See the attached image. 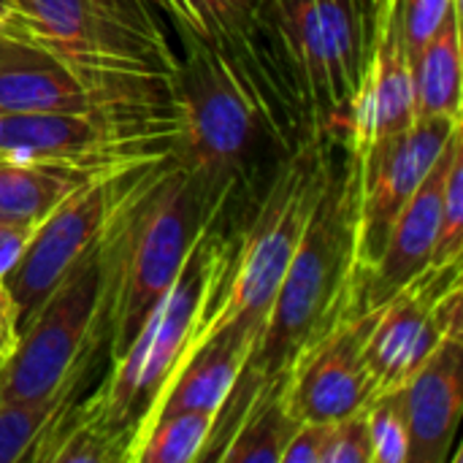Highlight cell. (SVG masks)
<instances>
[{"instance_id": "obj_1", "label": "cell", "mask_w": 463, "mask_h": 463, "mask_svg": "<svg viewBox=\"0 0 463 463\" xmlns=\"http://www.w3.org/2000/svg\"><path fill=\"white\" fill-rule=\"evenodd\" d=\"M182 43L184 54L168 87L176 119L174 160L190 176L203 220H212L225 214L258 149L279 130L269 95L279 87L252 46L225 52L198 41ZM279 98L285 100L282 92Z\"/></svg>"}, {"instance_id": "obj_2", "label": "cell", "mask_w": 463, "mask_h": 463, "mask_svg": "<svg viewBox=\"0 0 463 463\" xmlns=\"http://www.w3.org/2000/svg\"><path fill=\"white\" fill-rule=\"evenodd\" d=\"M331 157L326 136H307L274 171L247 231L217 236L212 271L176 364L225 336L258 342L282 277L301 241L307 220L326 182ZM174 364V366H176Z\"/></svg>"}, {"instance_id": "obj_3", "label": "cell", "mask_w": 463, "mask_h": 463, "mask_svg": "<svg viewBox=\"0 0 463 463\" xmlns=\"http://www.w3.org/2000/svg\"><path fill=\"white\" fill-rule=\"evenodd\" d=\"M201 222L206 220L195 187L174 157L122 174L98 241L111 358L130 345L146 312L176 279Z\"/></svg>"}, {"instance_id": "obj_4", "label": "cell", "mask_w": 463, "mask_h": 463, "mask_svg": "<svg viewBox=\"0 0 463 463\" xmlns=\"http://www.w3.org/2000/svg\"><path fill=\"white\" fill-rule=\"evenodd\" d=\"M353 165H328L293 260L282 277L263 331L244 361L228 407L241 404L255 385L285 374L296 353L323 331L350 296L366 290L369 271L353 258Z\"/></svg>"}, {"instance_id": "obj_5", "label": "cell", "mask_w": 463, "mask_h": 463, "mask_svg": "<svg viewBox=\"0 0 463 463\" xmlns=\"http://www.w3.org/2000/svg\"><path fill=\"white\" fill-rule=\"evenodd\" d=\"M19 35L92 84L171 95L179 54L155 0H14Z\"/></svg>"}, {"instance_id": "obj_6", "label": "cell", "mask_w": 463, "mask_h": 463, "mask_svg": "<svg viewBox=\"0 0 463 463\" xmlns=\"http://www.w3.org/2000/svg\"><path fill=\"white\" fill-rule=\"evenodd\" d=\"M369 0H263L252 46L285 100L301 109L312 136L345 122L366 57Z\"/></svg>"}, {"instance_id": "obj_7", "label": "cell", "mask_w": 463, "mask_h": 463, "mask_svg": "<svg viewBox=\"0 0 463 463\" xmlns=\"http://www.w3.org/2000/svg\"><path fill=\"white\" fill-rule=\"evenodd\" d=\"M171 103H114L79 111L0 114V160L73 179L117 176L174 157Z\"/></svg>"}, {"instance_id": "obj_8", "label": "cell", "mask_w": 463, "mask_h": 463, "mask_svg": "<svg viewBox=\"0 0 463 463\" xmlns=\"http://www.w3.org/2000/svg\"><path fill=\"white\" fill-rule=\"evenodd\" d=\"M220 220L222 217L201 222L176 279L146 312L130 345L117 358H111L114 366L95 396L79 407L81 415L95 420L103 431L128 437L130 442L133 420L160 388V383L171 374L198 315V304L214 260Z\"/></svg>"}, {"instance_id": "obj_9", "label": "cell", "mask_w": 463, "mask_h": 463, "mask_svg": "<svg viewBox=\"0 0 463 463\" xmlns=\"http://www.w3.org/2000/svg\"><path fill=\"white\" fill-rule=\"evenodd\" d=\"M100 241V239H98ZM98 241L76 260L19 334L0 369V399L38 402L90 369L106 323V282Z\"/></svg>"}, {"instance_id": "obj_10", "label": "cell", "mask_w": 463, "mask_h": 463, "mask_svg": "<svg viewBox=\"0 0 463 463\" xmlns=\"http://www.w3.org/2000/svg\"><path fill=\"white\" fill-rule=\"evenodd\" d=\"M461 260L426 266L415 279L374 307L366 361L380 393L399 391L431 350L461 326Z\"/></svg>"}, {"instance_id": "obj_11", "label": "cell", "mask_w": 463, "mask_h": 463, "mask_svg": "<svg viewBox=\"0 0 463 463\" xmlns=\"http://www.w3.org/2000/svg\"><path fill=\"white\" fill-rule=\"evenodd\" d=\"M461 119H415L410 128L377 141L366 155L353 157V258L355 269L372 271L385 236L431 171Z\"/></svg>"}, {"instance_id": "obj_12", "label": "cell", "mask_w": 463, "mask_h": 463, "mask_svg": "<svg viewBox=\"0 0 463 463\" xmlns=\"http://www.w3.org/2000/svg\"><path fill=\"white\" fill-rule=\"evenodd\" d=\"M374 307L364 290L350 296L336 317L317 331L285 369V402L301 420H336L369 404L377 393L366 361Z\"/></svg>"}, {"instance_id": "obj_13", "label": "cell", "mask_w": 463, "mask_h": 463, "mask_svg": "<svg viewBox=\"0 0 463 463\" xmlns=\"http://www.w3.org/2000/svg\"><path fill=\"white\" fill-rule=\"evenodd\" d=\"M128 174V171H125ZM122 174L81 179L30 233L19 260L3 277V290L16 312L19 334L68 277L76 260L100 239Z\"/></svg>"}, {"instance_id": "obj_14", "label": "cell", "mask_w": 463, "mask_h": 463, "mask_svg": "<svg viewBox=\"0 0 463 463\" xmlns=\"http://www.w3.org/2000/svg\"><path fill=\"white\" fill-rule=\"evenodd\" d=\"M374 22L366 41L364 71L345 114L347 155L361 157L377 141L415 122L412 62L402 35L399 0H372Z\"/></svg>"}, {"instance_id": "obj_15", "label": "cell", "mask_w": 463, "mask_h": 463, "mask_svg": "<svg viewBox=\"0 0 463 463\" xmlns=\"http://www.w3.org/2000/svg\"><path fill=\"white\" fill-rule=\"evenodd\" d=\"M114 103H171V95H133L87 81L41 43L0 33V114L79 111Z\"/></svg>"}, {"instance_id": "obj_16", "label": "cell", "mask_w": 463, "mask_h": 463, "mask_svg": "<svg viewBox=\"0 0 463 463\" xmlns=\"http://www.w3.org/2000/svg\"><path fill=\"white\" fill-rule=\"evenodd\" d=\"M407 423V463H442L463 407L461 334L445 336L399 388Z\"/></svg>"}, {"instance_id": "obj_17", "label": "cell", "mask_w": 463, "mask_h": 463, "mask_svg": "<svg viewBox=\"0 0 463 463\" xmlns=\"http://www.w3.org/2000/svg\"><path fill=\"white\" fill-rule=\"evenodd\" d=\"M252 347H255V342H250V339L225 336V339H214V342L203 345L195 355L176 364L171 369V374L160 383V388L152 393V399L144 404L138 418L133 420L125 456L165 415H174V412H214V415H220L222 404L228 402L231 391L236 388V380H239Z\"/></svg>"}, {"instance_id": "obj_18", "label": "cell", "mask_w": 463, "mask_h": 463, "mask_svg": "<svg viewBox=\"0 0 463 463\" xmlns=\"http://www.w3.org/2000/svg\"><path fill=\"white\" fill-rule=\"evenodd\" d=\"M453 138V136H450ZM450 160V141L423 176L418 190L410 195L399 217L393 220L385 244L369 271L364 301L366 307H377L388 301L396 290H402L410 279H415L429 263L437 244L439 231V209H442V184Z\"/></svg>"}, {"instance_id": "obj_19", "label": "cell", "mask_w": 463, "mask_h": 463, "mask_svg": "<svg viewBox=\"0 0 463 463\" xmlns=\"http://www.w3.org/2000/svg\"><path fill=\"white\" fill-rule=\"evenodd\" d=\"M228 418H233V423L214 461L279 463L293 429L298 426L285 402V374L255 385Z\"/></svg>"}, {"instance_id": "obj_20", "label": "cell", "mask_w": 463, "mask_h": 463, "mask_svg": "<svg viewBox=\"0 0 463 463\" xmlns=\"http://www.w3.org/2000/svg\"><path fill=\"white\" fill-rule=\"evenodd\" d=\"M415 119H461V3L412 60Z\"/></svg>"}, {"instance_id": "obj_21", "label": "cell", "mask_w": 463, "mask_h": 463, "mask_svg": "<svg viewBox=\"0 0 463 463\" xmlns=\"http://www.w3.org/2000/svg\"><path fill=\"white\" fill-rule=\"evenodd\" d=\"M182 41L244 52L263 0H155Z\"/></svg>"}, {"instance_id": "obj_22", "label": "cell", "mask_w": 463, "mask_h": 463, "mask_svg": "<svg viewBox=\"0 0 463 463\" xmlns=\"http://www.w3.org/2000/svg\"><path fill=\"white\" fill-rule=\"evenodd\" d=\"M79 182L43 165L0 160V222L38 225Z\"/></svg>"}, {"instance_id": "obj_23", "label": "cell", "mask_w": 463, "mask_h": 463, "mask_svg": "<svg viewBox=\"0 0 463 463\" xmlns=\"http://www.w3.org/2000/svg\"><path fill=\"white\" fill-rule=\"evenodd\" d=\"M84 380L87 372L38 402L0 399V463L30 461V453L35 450L38 439L68 407H73V399Z\"/></svg>"}, {"instance_id": "obj_24", "label": "cell", "mask_w": 463, "mask_h": 463, "mask_svg": "<svg viewBox=\"0 0 463 463\" xmlns=\"http://www.w3.org/2000/svg\"><path fill=\"white\" fill-rule=\"evenodd\" d=\"M217 415L214 412H174L160 418L125 456L130 463H198Z\"/></svg>"}, {"instance_id": "obj_25", "label": "cell", "mask_w": 463, "mask_h": 463, "mask_svg": "<svg viewBox=\"0 0 463 463\" xmlns=\"http://www.w3.org/2000/svg\"><path fill=\"white\" fill-rule=\"evenodd\" d=\"M463 250V133L461 125L450 138V160L442 184L439 231L429 266H450L461 260Z\"/></svg>"}, {"instance_id": "obj_26", "label": "cell", "mask_w": 463, "mask_h": 463, "mask_svg": "<svg viewBox=\"0 0 463 463\" xmlns=\"http://www.w3.org/2000/svg\"><path fill=\"white\" fill-rule=\"evenodd\" d=\"M372 463H407V423L399 391L380 393L366 404Z\"/></svg>"}, {"instance_id": "obj_27", "label": "cell", "mask_w": 463, "mask_h": 463, "mask_svg": "<svg viewBox=\"0 0 463 463\" xmlns=\"http://www.w3.org/2000/svg\"><path fill=\"white\" fill-rule=\"evenodd\" d=\"M320 463H372L366 404L350 415L328 420Z\"/></svg>"}, {"instance_id": "obj_28", "label": "cell", "mask_w": 463, "mask_h": 463, "mask_svg": "<svg viewBox=\"0 0 463 463\" xmlns=\"http://www.w3.org/2000/svg\"><path fill=\"white\" fill-rule=\"evenodd\" d=\"M458 3L461 0H399V5H402V35H404L410 62L418 57L423 43L442 24L448 11Z\"/></svg>"}, {"instance_id": "obj_29", "label": "cell", "mask_w": 463, "mask_h": 463, "mask_svg": "<svg viewBox=\"0 0 463 463\" xmlns=\"http://www.w3.org/2000/svg\"><path fill=\"white\" fill-rule=\"evenodd\" d=\"M326 431H328V420H301L293 429L279 463H320Z\"/></svg>"}, {"instance_id": "obj_30", "label": "cell", "mask_w": 463, "mask_h": 463, "mask_svg": "<svg viewBox=\"0 0 463 463\" xmlns=\"http://www.w3.org/2000/svg\"><path fill=\"white\" fill-rule=\"evenodd\" d=\"M35 225H22V222H0V282L3 277L14 269L19 260L30 233Z\"/></svg>"}, {"instance_id": "obj_31", "label": "cell", "mask_w": 463, "mask_h": 463, "mask_svg": "<svg viewBox=\"0 0 463 463\" xmlns=\"http://www.w3.org/2000/svg\"><path fill=\"white\" fill-rule=\"evenodd\" d=\"M16 339H19V328H16V312L0 285V369L3 364L8 361V355L14 353L16 347Z\"/></svg>"}, {"instance_id": "obj_32", "label": "cell", "mask_w": 463, "mask_h": 463, "mask_svg": "<svg viewBox=\"0 0 463 463\" xmlns=\"http://www.w3.org/2000/svg\"><path fill=\"white\" fill-rule=\"evenodd\" d=\"M14 30H16V3L0 0V33H14Z\"/></svg>"}, {"instance_id": "obj_33", "label": "cell", "mask_w": 463, "mask_h": 463, "mask_svg": "<svg viewBox=\"0 0 463 463\" xmlns=\"http://www.w3.org/2000/svg\"><path fill=\"white\" fill-rule=\"evenodd\" d=\"M369 5H372V0H369Z\"/></svg>"}]
</instances>
